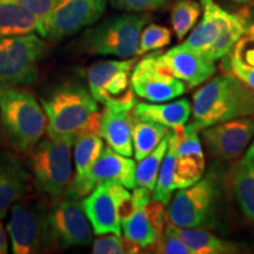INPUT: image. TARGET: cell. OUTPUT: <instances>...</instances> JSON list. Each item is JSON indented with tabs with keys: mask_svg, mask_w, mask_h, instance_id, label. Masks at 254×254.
Here are the masks:
<instances>
[{
	"mask_svg": "<svg viewBox=\"0 0 254 254\" xmlns=\"http://www.w3.org/2000/svg\"><path fill=\"white\" fill-rule=\"evenodd\" d=\"M232 1L238 2V4H246V2L251 1V0H232Z\"/></svg>",
	"mask_w": 254,
	"mask_h": 254,
	"instance_id": "obj_39",
	"label": "cell"
},
{
	"mask_svg": "<svg viewBox=\"0 0 254 254\" xmlns=\"http://www.w3.org/2000/svg\"><path fill=\"white\" fill-rule=\"evenodd\" d=\"M225 58L227 71L254 90V39L243 37Z\"/></svg>",
	"mask_w": 254,
	"mask_h": 254,
	"instance_id": "obj_29",
	"label": "cell"
},
{
	"mask_svg": "<svg viewBox=\"0 0 254 254\" xmlns=\"http://www.w3.org/2000/svg\"><path fill=\"white\" fill-rule=\"evenodd\" d=\"M7 230L14 254L45 253L58 246L50 209L36 198L24 196L12 206Z\"/></svg>",
	"mask_w": 254,
	"mask_h": 254,
	"instance_id": "obj_7",
	"label": "cell"
},
{
	"mask_svg": "<svg viewBox=\"0 0 254 254\" xmlns=\"http://www.w3.org/2000/svg\"><path fill=\"white\" fill-rule=\"evenodd\" d=\"M135 160L126 157L105 146L99 158L97 159L90 174L91 192L99 184L114 183L125 186L126 189H135Z\"/></svg>",
	"mask_w": 254,
	"mask_h": 254,
	"instance_id": "obj_20",
	"label": "cell"
},
{
	"mask_svg": "<svg viewBox=\"0 0 254 254\" xmlns=\"http://www.w3.org/2000/svg\"><path fill=\"white\" fill-rule=\"evenodd\" d=\"M131 84L134 93L150 103L176 99L187 90L185 82L174 77L160 63L159 52L155 51L134 64Z\"/></svg>",
	"mask_w": 254,
	"mask_h": 254,
	"instance_id": "obj_11",
	"label": "cell"
},
{
	"mask_svg": "<svg viewBox=\"0 0 254 254\" xmlns=\"http://www.w3.org/2000/svg\"><path fill=\"white\" fill-rule=\"evenodd\" d=\"M173 226V230L192 254H233L239 253V246L231 241L214 236L204 228H182Z\"/></svg>",
	"mask_w": 254,
	"mask_h": 254,
	"instance_id": "obj_26",
	"label": "cell"
},
{
	"mask_svg": "<svg viewBox=\"0 0 254 254\" xmlns=\"http://www.w3.org/2000/svg\"><path fill=\"white\" fill-rule=\"evenodd\" d=\"M136 209L128 220L124 222V236L142 249L151 250L163 236L167 222L163 202L152 198V190L144 187L133 189Z\"/></svg>",
	"mask_w": 254,
	"mask_h": 254,
	"instance_id": "obj_13",
	"label": "cell"
},
{
	"mask_svg": "<svg viewBox=\"0 0 254 254\" xmlns=\"http://www.w3.org/2000/svg\"><path fill=\"white\" fill-rule=\"evenodd\" d=\"M12 1L17 2L31 11L33 14H36L39 18L44 30V24H45L46 19L49 18L51 12L58 5L60 0H12Z\"/></svg>",
	"mask_w": 254,
	"mask_h": 254,
	"instance_id": "obj_36",
	"label": "cell"
},
{
	"mask_svg": "<svg viewBox=\"0 0 254 254\" xmlns=\"http://www.w3.org/2000/svg\"><path fill=\"white\" fill-rule=\"evenodd\" d=\"M133 107L105 106L101 116L99 135L107 146L118 153L132 157Z\"/></svg>",
	"mask_w": 254,
	"mask_h": 254,
	"instance_id": "obj_22",
	"label": "cell"
},
{
	"mask_svg": "<svg viewBox=\"0 0 254 254\" xmlns=\"http://www.w3.org/2000/svg\"><path fill=\"white\" fill-rule=\"evenodd\" d=\"M159 60L174 77L185 82L189 88L204 84L217 71L214 60L184 44L174 46L165 53L159 52Z\"/></svg>",
	"mask_w": 254,
	"mask_h": 254,
	"instance_id": "obj_16",
	"label": "cell"
},
{
	"mask_svg": "<svg viewBox=\"0 0 254 254\" xmlns=\"http://www.w3.org/2000/svg\"><path fill=\"white\" fill-rule=\"evenodd\" d=\"M75 139L77 136L69 134H47L32 150L31 170L40 192L53 198L67 192L73 180L72 148Z\"/></svg>",
	"mask_w": 254,
	"mask_h": 254,
	"instance_id": "obj_5",
	"label": "cell"
},
{
	"mask_svg": "<svg viewBox=\"0 0 254 254\" xmlns=\"http://www.w3.org/2000/svg\"><path fill=\"white\" fill-rule=\"evenodd\" d=\"M37 32L44 37L39 18L12 0H0V38Z\"/></svg>",
	"mask_w": 254,
	"mask_h": 254,
	"instance_id": "obj_25",
	"label": "cell"
},
{
	"mask_svg": "<svg viewBox=\"0 0 254 254\" xmlns=\"http://www.w3.org/2000/svg\"><path fill=\"white\" fill-rule=\"evenodd\" d=\"M226 184L241 213L254 224V140L245 153L234 160L227 172Z\"/></svg>",
	"mask_w": 254,
	"mask_h": 254,
	"instance_id": "obj_19",
	"label": "cell"
},
{
	"mask_svg": "<svg viewBox=\"0 0 254 254\" xmlns=\"http://www.w3.org/2000/svg\"><path fill=\"white\" fill-rule=\"evenodd\" d=\"M1 220V219H0ZM8 252V239L4 228V225L0 221V254H6Z\"/></svg>",
	"mask_w": 254,
	"mask_h": 254,
	"instance_id": "obj_37",
	"label": "cell"
},
{
	"mask_svg": "<svg viewBox=\"0 0 254 254\" xmlns=\"http://www.w3.org/2000/svg\"><path fill=\"white\" fill-rule=\"evenodd\" d=\"M135 59L104 60L87 68L88 90L104 106L134 107L131 74Z\"/></svg>",
	"mask_w": 254,
	"mask_h": 254,
	"instance_id": "obj_10",
	"label": "cell"
},
{
	"mask_svg": "<svg viewBox=\"0 0 254 254\" xmlns=\"http://www.w3.org/2000/svg\"><path fill=\"white\" fill-rule=\"evenodd\" d=\"M41 106L47 117V134L99 135L103 112L82 82L67 80L57 85L41 98Z\"/></svg>",
	"mask_w": 254,
	"mask_h": 254,
	"instance_id": "obj_1",
	"label": "cell"
},
{
	"mask_svg": "<svg viewBox=\"0 0 254 254\" xmlns=\"http://www.w3.org/2000/svg\"><path fill=\"white\" fill-rule=\"evenodd\" d=\"M141 247L136 245L122 234H101L94 240L92 246L93 254H135L140 252Z\"/></svg>",
	"mask_w": 254,
	"mask_h": 254,
	"instance_id": "obj_33",
	"label": "cell"
},
{
	"mask_svg": "<svg viewBox=\"0 0 254 254\" xmlns=\"http://www.w3.org/2000/svg\"><path fill=\"white\" fill-rule=\"evenodd\" d=\"M152 252L161 254H192L186 244L178 237L171 222H166L163 236L151 247Z\"/></svg>",
	"mask_w": 254,
	"mask_h": 254,
	"instance_id": "obj_34",
	"label": "cell"
},
{
	"mask_svg": "<svg viewBox=\"0 0 254 254\" xmlns=\"http://www.w3.org/2000/svg\"><path fill=\"white\" fill-rule=\"evenodd\" d=\"M31 176L20 160L8 152L0 154V219L15 202L26 196Z\"/></svg>",
	"mask_w": 254,
	"mask_h": 254,
	"instance_id": "obj_21",
	"label": "cell"
},
{
	"mask_svg": "<svg viewBox=\"0 0 254 254\" xmlns=\"http://www.w3.org/2000/svg\"><path fill=\"white\" fill-rule=\"evenodd\" d=\"M254 138L252 117L227 120L201 129V140L209 153L224 161L240 157Z\"/></svg>",
	"mask_w": 254,
	"mask_h": 254,
	"instance_id": "obj_14",
	"label": "cell"
},
{
	"mask_svg": "<svg viewBox=\"0 0 254 254\" xmlns=\"http://www.w3.org/2000/svg\"><path fill=\"white\" fill-rule=\"evenodd\" d=\"M50 221L57 244L62 249L92 244V226L79 198L66 194L50 209Z\"/></svg>",
	"mask_w": 254,
	"mask_h": 254,
	"instance_id": "obj_15",
	"label": "cell"
},
{
	"mask_svg": "<svg viewBox=\"0 0 254 254\" xmlns=\"http://www.w3.org/2000/svg\"><path fill=\"white\" fill-rule=\"evenodd\" d=\"M170 1L171 0H110L114 8L131 13H146L160 9Z\"/></svg>",
	"mask_w": 254,
	"mask_h": 254,
	"instance_id": "obj_35",
	"label": "cell"
},
{
	"mask_svg": "<svg viewBox=\"0 0 254 254\" xmlns=\"http://www.w3.org/2000/svg\"><path fill=\"white\" fill-rule=\"evenodd\" d=\"M219 196L215 174H209L179 192L171 199L167 221L182 228H213Z\"/></svg>",
	"mask_w": 254,
	"mask_h": 254,
	"instance_id": "obj_8",
	"label": "cell"
},
{
	"mask_svg": "<svg viewBox=\"0 0 254 254\" xmlns=\"http://www.w3.org/2000/svg\"><path fill=\"white\" fill-rule=\"evenodd\" d=\"M192 116L201 128L232 119L254 118V90L230 72L215 75L193 94Z\"/></svg>",
	"mask_w": 254,
	"mask_h": 254,
	"instance_id": "obj_2",
	"label": "cell"
},
{
	"mask_svg": "<svg viewBox=\"0 0 254 254\" xmlns=\"http://www.w3.org/2000/svg\"><path fill=\"white\" fill-rule=\"evenodd\" d=\"M180 128L170 129L168 132V147L161 163L160 170H159L157 184L152 192V198L163 202L165 206L170 204L173 192L177 190L176 184H174V172H176L177 163L176 147Z\"/></svg>",
	"mask_w": 254,
	"mask_h": 254,
	"instance_id": "obj_28",
	"label": "cell"
},
{
	"mask_svg": "<svg viewBox=\"0 0 254 254\" xmlns=\"http://www.w3.org/2000/svg\"><path fill=\"white\" fill-rule=\"evenodd\" d=\"M199 132L200 127L193 122L189 125L186 124L183 131L179 132L174 172V184L177 190L193 185L204 177L206 161Z\"/></svg>",
	"mask_w": 254,
	"mask_h": 254,
	"instance_id": "obj_17",
	"label": "cell"
},
{
	"mask_svg": "<svg viewBox=\"0 0 254 254\" xmlns=\"http://www.w3.org/2000/svg\"><path fill=\"white\" fill-rule=\"evenodd\" d=\"M0 125L15 152H32L47 132L44 107L20 87L0 88Z\"/></svg>",
	"mask_w": 254,
	"mask_h": 254,
	"instance_id": "obj_3",
	"label": "cell"
},
{
	"mask_svg": "<svg viewBox=\"0 0 254 254\" xmlns=\"http://www.w3.org/2000/svg\"><path fill=\"white\" fill-rule=\"evenodd\" d=\"M245 36L254 39V11L251 14V17H247V28Z\"/></svg>",
	"mask_w": 254,
	"mask_h": 254,
	"instance_id": "obj_38",
	"label": "cell"
},
{
	"mask_svg": "<svg viewBox=\"0 0 254 254\" xmlns=\"http://www.w3.org/2000/svg\"><path fill=\"white\" fill-rule=\"evenodd\" d=\"M192 105L187 99H179L166 104L139 103L133 107V114L139 118L154 120L170 129H178L189 123Z\"/></svg>",
	"mask_w": 254,
	"mask_h": 254,
	"instance_id": "obj_24",
	"label": "cell"
},
{
	"mask_svg": "<svg viewBox=\"0 0 254 254\" xmlns=\"http://www.w3.org/2000/svg\"><path fill=\"white\" fill-rule=\"evenodd\" d=\"M172 40V31L168 27L157 24H148L142 28L139 37V45L136 56L154 52L170 45Z\"/></svg>",
	"mask_w": 254,
	"mask_h": 254,
	"instance_id": "obj_32",
	"label": "cell"
},
{
	"mask_svg": "<svg viewBox=\"0 0 254 254\" xmlns=\"http://www.w3.org/2000/svg\"><path fill=\"white\" fill-rule=\"evenodd\" d=\"M170 132V128L154 120L139 118L133 114V155L139 161L148 155Z\"/></svg>",
	"mask_w": 254,
	"mask_h": 254,
	"instance_id": "obj_27",
	"label": "cell"
},
{
	"mask_svg": "<svg viewBox=\"0 0 254 254\" xmlns=\"http://www.w3.org/2000/svg\"><path fill=\"white\" fill-rule=\"evenodd\" d=\"M109 0H60L44 24V38L62 41L103 17Z\"/></svg>",
	"mask_w": 254,
	"mask_h": 254,
	"instance_id": "obj_12",
	"label": "cell"
},
{
	"mask_svg": "<svg viewBox=\"0 0 254 254\" xmlns=\"http://www.w3.org/2000/svg\"><path fill=\"white\" fill-rule=\"evenodd\" d=\"M202 6L196 0H177L171 12V24L178 40H183L195 26Z\"/></svg>",
	"mask_w": 254,
	"mask_h": 254,
	"instance_id": "obj_31",
	"label": "cell"
},
{
	"mask_svg": "<svg viewBox=\"0 0 254 254\" xmlns=\"http://www.w3.org/2000/svg\"><path fill=\"white\" fill-rule=\"evenodd\" d=\"M81 204L95 236L122 234V221L112 183L99 184L82 199Z\"/></svg>",
	"mask_w": 254,
	"mask_h": 254,
	"instance_id": "obj_18",
	"label": "cell"
},
{
	"mask_svg": "<svg viewBox=\"0 0 254 254\" xmlns=\"http://www.w3.org/2000/svg\"><path fill=\"white\" fill-rule=\"evenodd\" d=\"M150 21L147 13L119 14L105 19L84 32L79 45L90 56H113L127 59L136 56L139 37Z\"/></svg>",
	"mask_w": 254,
	"mask_h": 254,
	"instance_id": "obj_6",
	"label": "cell"
},
{
	"mask_svg": "<svg viewBox=\"0 0 254 254\" xmlns=\"http://www.w3.org/2000/svg\"><path fill=\"white\" fill-rule=\"evenodd\" d=\"M105 147L103 138L98 134L79 135L74 142L75 173L72 184L66 192L67 195L84 198L91 193L90 174L92 167Z\"/></svg>",
	"mask_w": 254,
	"mask_h": 254,
	"instance_id": "obj_23",
	"label": "cell"
},
{
	"mask_svg": "<svg viewBox=\"0 0 254 254\" xmlns=\"http://www.w3.org/2000/svg\"><path fill=\"white\" fill-rule=\"evenodd\" d=\"M200 4L201 20L182 44L217 62L230 55L238 41L245 36L247 15L227 12L214 0H200Z\"/></svg>",
	"mask_w": 254,
	"mask_h": 254,
	"instance_id": "obj_4",
	"label": "cell"
},
{
	"mask_svg": "<svg viewBox=\"0 0 254 254\" xmlns=\"http://www.w3.org/2000/svg\"><path fill=\"white\" fill-rule=\"evenodd\" d=\"M168 147V133L161 140L157 147L146 155L144 159L138 161L135 168V185L136 187H144L153 192L157 184L159 170H160L163 159L166 154Z\"/></svg>",
	"mask_w": 254,
	"mask_h": 254,
	"instance_id": "obj_30",
	"label": "cell"
},
{
	"mask_svg": "<svg viewBox=\"0 0 254 254\" xmlns=\"http://www.w3.org/2000/svg\"><path fill=\"white\" fill-rule=\"evenodd\" d=\"M45 51V41L34 33L0 38V88L33 84Z\"/></svg>",
	"mask_w": 254,
	"mask_h": 254,
	"instance_id": "obj_9",
	"label": "cell"
}]
</instances>
